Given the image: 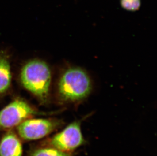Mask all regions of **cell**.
<instances>
[{
    "instance_id": "obj_1",
    "label": "cell",
    "mask_w": 157,
    "mask_h": 156,
    "mask_svg": "<svg viewBox=\"0 0 157 156\" xmlns=\"http://www.w3.org/2000/svg\"><path fill=\"white\" fill-rule=\"evenodd\" d=\"M92 90V81L86 72L79 68L71 67L60 76L56 93L59 102L68 104L84 100Z\"/></svg>"
},
{
    "instance_id": "obj_2",
    "label": "cell",
    "mask_w": 157,
    "mask_h": 156,
    "mask_svg": "<svg viewBox=\"0 0 157 156\" xmlns=\"http://www.w3.org/2000/svg\"><path fill=\"white\" fill-rule=\"evenodd\" d=\"M20 80L24 88L43 104L48 103L50 95L52 72L49 65L40 59H32L23 65Z\"/></svg>"
},
{
    "instance_id": "obj_3",
    "label": "cell",
    "mask_w": 157,
    "mask_h": 156,
    "mask_svg": "<svg viewBox=\"0 0 157 156\" xmlns=\"http://www.w3.org/2000/svg\"><path fill=\"white\" fill-rule=\"evenodd\" d=\"M39 114L40 113L28 102L20 98L15 99L0 110V132L12 130Z\"/></svg>"
},
{
    "instance_id": "obj_4",
    "label": "cell",
    "mask_w": 157,
    "mask_h": 156,
    "mask_svg": "<svg viewBox=\"0 0 157 156\" xmlns=\"http://www.w3.org/2000/svg\"><path fill=\"white\" fill-rule=\"evenodd\" d=\"M63 122L51 118H29L16 127L21 139L34 141L43 139L61 128Z\"/></svg>"
},
{
    "instance_id": "obj_5",
    "label": "cell",
    "mask_w": 157,
    "mask_h": 156,
    "mask_svg": "<svg viewBox=\"0 0 157 156\" xmlns=\"http://www.w3.org/2000/svg\"><path fill=\"white\" fill-rule=\"evenodd\" d=\"M86 143L81 128V122L75 121L52 136L44 143L63 152L72 153Z\"/></svg>"
},
{
    "instance_id": "obj_6",
    "label": "cell",
    "mask_w": 157,
    "mask_h": 156,
    "mask_svg": "<svg viewBox=\"0 0 157 156\" xmlns=\"http://www.w3.org/2000/svg\"><path fill=\"white\" fill-rule=\"evenodd\" d=\"M23 147L17 133L10 130L0 139V156H22Z\"/></svg>"
},
{
    "instance_id": "obj_7",
    "label": "cell",
    "mask_w": 157,
    "mask_h": 156,
    "mask_svg": "<svg viewBox=\"0 0 157 156\" xmlns=\"http://www.w3.org/2000/svg\"><path fill=\"white\" fill-rule=\"evenodd\" d=\"M12 73L9 57L5 53L0 54V96L6 94L10 89Z\"/></svg>"
},
{
    "instance_id": "obj_8",
    "label": "cell",
    "mask_w": 157,
    "mask_h": 156,
    "mask_svg": "<svg viewBox=\"0 0 157 156\" xmlns=\"http://www.w3.org/2000/svg\"><path fill=\"white\" fill-rule=\"evenodd\" d=\"M28 156H73L72 153L63 152L51 146L43 144L35 147L29 152Z\"/></svg>"
},
{
    "instance_id": "obj_9",
    "label": "cell",
    "mask_w": 157,
    "mask_h": 156,
    "mask_svg": "<svg viewBox=\"0 0 157 156\" xmlns=\"http://www.w3.org/2000/svg\"><path fill=\"white\" fill-rule=\"evenodd\" d=\"M120 4L126 10L136 11L140 7L141 0H120Z\"/></svg>"
}]
</instances>
